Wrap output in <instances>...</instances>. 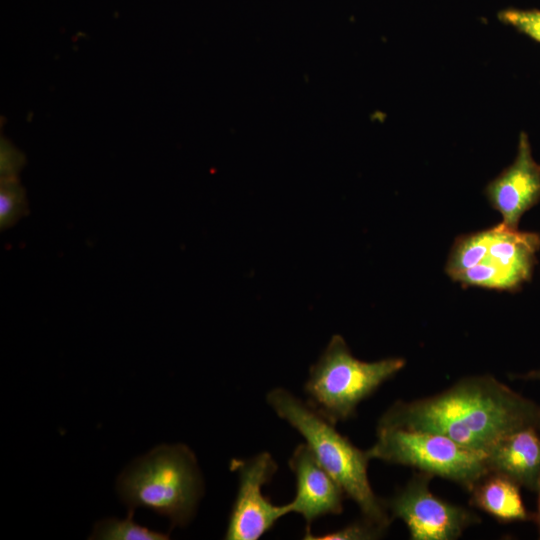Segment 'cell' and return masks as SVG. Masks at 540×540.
Instances as JSON below:
<instances>
[{
	"label": "cell",
	"mask_w": 540,
	"mask_h": 540,
	"mask_svg": "<svg viewBox=\"0 0 540 540\" xmlns=\"http://www.w3.org/2000/svg\"><path fill=\"white\" fill-rule=\"evenodd\" d=\"M539 425L537 403L486 374L461 378L428 397L397 400L377 428L430 431L486 453L504 435Z\"/></svg>",
	"instance_id": "1"
},
{
	"label": "cell",
	"mask_w": 540,
	"mask_h": 540,
	"mask_svg": "<svg viewBox=\"0 0 540 540\" xmlns=\"http://www.w3.org/2000/svg\"><path fill=\"white\" fill-rule=\"evenodd\" d=\"M266 400L275 413L305 439L345 496L359 507L362 516L387 529L392 518L385 500L379 498L370 485L368 463L371 459L367 450L356 447L336 430L335 424L284 388L270 390Z\"/></svg>",
	"instance_id": "2"
},
{
	"label": "cell",
	"mask_w": 540,
	"mask_h": 540,
	"mask_svg": "<svg viewBox=\"0 0 540 540\" xmlns=\"http://www.w3.org/2000/svg\"><path fill=\"white\" fill-rule=\"evenodd\" d=\"M117 492L130 510L147 508L167 517L171 528L186 526L203 495V480L192 450L162 444L136 459L118 477Z\"/></svg>",
	"instance_id": "3"
},
{
	"label": "cell",
	"mask_w": 540,
	"mask_h": 540,
	"mask_svg": "<svg viewBox=\"0 0 540 540\" xmlns=\"http://www.w3.org/2000/svg\"><path fill=\"white\" fill-rule=\"evenodd\" d=\"M406 365L401 357L373 362L353 356L344 338L331 337L304 385L307 403L335 424L356 415L358 405Z\"/></svg>",
	"instance_id": "4"
},
{
	"label": "cell",
	"mask_w": 540,
	"mask_h": 540,
	"mask_svg": "<svg viewBox=\"0 0 540 540\" xmlns=\"http://www.w3.org/2000/svg\"><path fill=\"white\" fill-rule=\"evenodd\" d=\"M370 459L408 466L452 481L468 492L490 471L486 453L430 431L376 428Z\"/></svg>",
	"instance_id": "5"
},
{
	"label": "cell",
	"mask_w": 540,
	"mask_h": 540,
	"mask_svg": "<svg viewBox=\"0 0 540 540\" xmlns=\"http://www.w3.org/2000/svg\"><path fill=\"white\" fill-rule=\"evenodd\" d=\"M433 477L419 471L385 505L392 518L404 522L412 540H456L480 517L435 495L429 488Z\"/></svg>",
	"instance_id": "6"
},
{
	"label": "cell",
	"mask_w": 540,
	"mask_h": 540,
	"mask_svg": "<svg viewBox=\"0 0 540 540\" xmlns=\"http://www.w3.org/2000/svg\"><path fill=\"white\" fill-rule=\"evenodd\" d=\"M230 469L237 473L239 483L224 538L257 540L290 513L287 504L277 506L262 493L278 465L269 452H261L248 459H232Z\"/></svg>",
	"instance_id": "7"
},
{
	"label": "cell",
	"mask_w": 540,
	"mask_h": 540,
	"mask_svg": "<svg viewBox=\"0 0 540 540\" xmlns=\"http://www.w3.org/2000/svg\"><path fill=\"white\" fill-rule=\"evenodd\" d=\"M539 249V234L510 229L500 223L492 227L491 241L481 262L453 280L463 286L516 290L530 280Z\"/></svg>",
	"instance_id": "8"
},
{
	"label": "cell",
	"mask_w": 540,
	"mask_h": 540,
	"mask_svg": "<svg viewBox=\"0 0 540 540\" xmlns=\"http://www.w3.org/2000/svg\"><path fill=\"white\" fill-rule=\"evenodd\" d=\"M490 205L502 224L518 229L522 215L540 200V165L533 159L528 135L521 132L514 162L485 188Z\"/></svg>",
	"instance_id": "9"
},
{
	"label": "cell",
	"mask_w": 540,
	"mask_h": 540,
	"mask_svg": "<svg viewBox=\"0 0 540 540\" xmlns=\"http://www.w3.org/2000/svg\"><path fill=\"white\" fill-rule=\"evenodd\" d=\"M288 464L295 475L296 495L287 505L290 513L304 518L306 531L314 520L342 513L344 491L306 443L294 449Z\"/></svg>",
	"instance_id": "10"
},
{
	"label": "cell",
	"mask_w": 540,
	"mask_h": 540,
	"mask_svg": "<svg viewBox=\"0 0 540 540\" xmlns=\"http://www.w3.org/2000/svg\"><path fill=\"white\" fill-rule=\"evenodd\" d=\"M487 464L520 487L536 491L540 481V435L535 427L508 433L486 451Z\"/></svg>",
	"instance_id": "11"
},
{
	"label": "cell",
	"mask_w": 540,
	"mask_h": 540,
	"mask_svg": "<svg viewBox=\"0 0 540 540\" xmlns=\"http://www.w3.org/2000/svg\"><path fill=\"white\" fill-rule=\"evenodd\" d=\"M520 486L508 477L489 472L469 492L470 503L500 522L533 520L524 506Z\"/></svg>",
	"instance_id": "12"
},
{
	"label": "cell",
	"mask_w": 540,
	"mask_h": 540,
	"mask_svg": "<svg viewBox=\"0 0 540 540\" xmlns=\"http://www.w3.org/2000/svg\"><path fill=\"white\" fill-rule=\"evenodd\" d=\"M492 236V228L458 237L450 251L446 273L450 278L471 268L486 255Z\"/></svg>",
	"instance_id": "13"
},
{
	"label": "cell",
	"mask_w": 540,
	"mask_h": 540,
	"mask_svg": "<svg viewBox=\"0 0 540 540\" xmlns=\"http://www.w3.org/2000/svg\"><path fill=\"white\" fill-rule=\"evenodd\" d=\"M129 510L126 519L107 518L96 523L90 538L100 540H165L168 534L150 530L133 520Z\"/></svg>",
	"instance_id": "14"
},
{
	"label": "cell",
	"mask_w": 540,
	"mask_h": 540,
	"mask_svg": "<svg viewBox=\"0 0 540 540\" xmlns=\"http://www.w3.org/2000/svg\"><path fill=\"white\" fill-rule=\"evenodd\" d=\"M26 198L23 189L15 179H4L0 191L1 229L12 226L25 212Z\"/></svg>",
	"instance_id": "15"
},
{
	"label": "cell",
	"mask_w": 540,
	"mask_h": 540,
	"mask_svg": "<svg viewBox=\"0 0 540 540\" xmlns=\"http://www.w3.org/2000/svg\"><path fill=\"white\" fill-rule=\"evenodd\" d=\"M387 529L369 521L366 518L354 521L347 526L322 535H314L306 531L307 540H373L381 538Z\"/></svg>",
	"instance_id": "16"
},
{
	"label": "cell",
	"mask_w": 540,
	"mask_h": 540,
	"mask_svg": "<svg viewBox=\"0 0 540 540\" xmlns=\"http://www.w3.org/2000/svg\"><path fill=\"white\" fill-rule=\"evenodd\" d=\"M501 22L540 43V10L506 9L498 14Z\"/></svg>",
	"instance_id": "17"
},
{
	"label": "cell",
	"mask_w": 540,
	"mask_h": 540,
	"mask_svg": "<svg viewBox=\"0 0 540 540\" xmlns=\"http://www.w3.org/2000/svg\"><path fill=\"white\" fill-rule=\"evenodd\" d=\"M21 166V156L7 143L1 145V175L4 179H15Z\"/></svg>",
	"instance_id": "18"
},
{
	"label": "cell",
	"mask_w": 540,
	"mask_h": 540,
	"mask_svg": "<svg viewBox=\"0 0 540 540\" xmlns=\"http://www.w3.org/2000/svg\"><path fill=\"white\" fill-rule=\"evenodd\" d=\"M537 494H538V498H537V510L534 514V517H533V520L537 526V532H538V538L540 539V481L538 483V486H537Z\"/></svg>",
	"instance_id": "19"
},
{
	"label": "cell",
	"mask_w": 540,
	"mask_h": 540,
	"mask_svg": "<svg viewBox=\"0 0 540 540\" xmlns=\"http://www.w3.org/2000/svg\"><path fill=\"white\" fill-rule=\"evenodd\" d=\"M516 378L524 380H539L540 381V369L531 370L526 374L518 375Z\"/></svg>",
	"instance_id": "20"
},
{
	"label": "cell",
	"mask_w": 540,
	"mask_h": 540,
	"mask_svg": "<svg viewBox=\"0 0 540 540\" xmlns=\"http://www.w3.org/2000/svg\"><path fill=\"white\" fill-rule=\"evenodd\" d=\"M539 432H540V425H539V428H538Z\"/></svg>",
	"instance_id": "21"
}]
</instances>
